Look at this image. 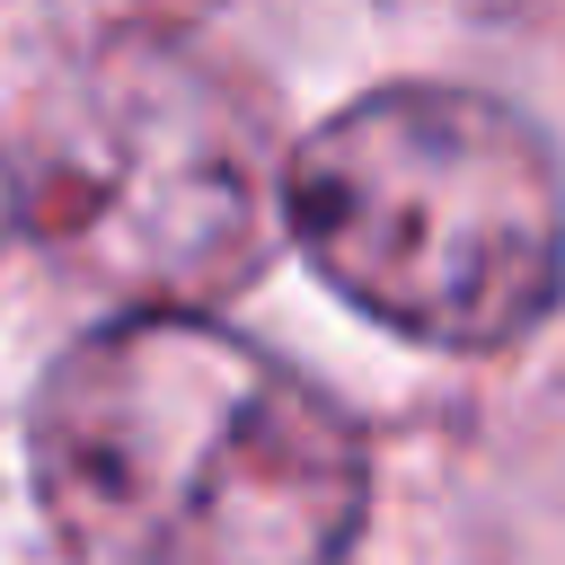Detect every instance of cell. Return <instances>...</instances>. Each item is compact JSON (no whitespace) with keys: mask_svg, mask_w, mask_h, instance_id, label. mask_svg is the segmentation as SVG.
Returning a JSON list of instances; mask_svg holds the SVG:
<instances>
[{"mask_svg":"<svg viewBox=\"0 0 565 565\" xmlns=\"http://www.w3.org/2000/svg\"><path fill=\"white\" fill-rule=\"evenodd\" d=\"M18 203L71 265L177 309L238 282L274 238L265 115L212 53L115 35L44 88Z\"/></svg>","mask_w":565,"mask_h":565,"instance_id":"3957f363","label":"cell"},{"mask_svg":"<svg viewBox=\"0 0 565 565\" xmlns=\"http://www.w3.org/2000/svg\"><path fill=\"white\" fill-rule=\"evenodd\" d=\"M26 468L71 565H335L371 494L344 406L194 309L88 327L35 388Z\"/></svg>","mask_w":565,"mask_h":565,"instance_id":"6da1fadb","label":"cell"},{"mask_svg":"<svg viewBox=\"0 0 565 565\" xmlns=\"http://www.w3.org/2000/svg\"><path fill=\"white\" fill-rule=\"evenodd\" d=\"M9 221H26V203H18V168L0 159V238H9Z\"/></svg>","mask_w":565,"mask_h":565,"instance_id":"277c9868","label":"cell"},{"mask_svg":"<svg viewBox=\"0 0 565 565\" xmlns=\"http://www.w3.org/2000/svg\"><path fill=\"white\" fill-rule=\"evenodd\" d=\"M282 212L353 309L441 353L521 344L565 291V168L477 88L353 97L291 150Z\"/></svg>","mask_w":565,"mask_h":565,"instance_id":"7a4b0ae2","label":"cell"}]
</instances>
